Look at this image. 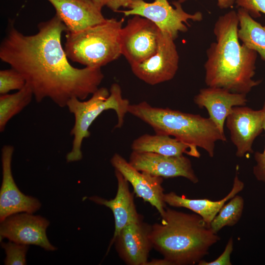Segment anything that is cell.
<instances>
[{
  "label": "cell",
  "mask_w": 265,
  "mask_h": 265,
  "mask_svg": "<svg viewBox=\"0 0 265 265\" xmlns=\"http://www.w3.org/2000/svg\"><path fill=\"white\" fill-rule=\"evenodd\" d=\"M26 35L9 21L0 45L1 60L19 71L38 103L49 98L61 107L72 98L85 100L97 91L104 78L101 68L73 67L61 44L66 26L56 15Z\"/></svg>",
  "instance_id": "obj_1"
},
{
  "label": "cell",
  "mask_w": 265,
  "mask_h": 265,
  "mask_svg": "<svg viewBox=\"0 0 265 265\" xmlns=\"http://www.w3.org/2000/svg\"><path fill=\"white\" fill-rule=\"evenodd\" d=\"M237 13L231 10L216 21L213 33L216 42L207 50L205 81L209 87L223 88L247 94L261 80L253 79L257 53L240 45L238 35Z\"/></svg>",
  "instance_id": "obj_2"
},
{
  "label": "cell",
  "mask_w": 265,
  "mask_h": 265,
  "mask_svg": "<svg viewBox=\"0 0 265 265\" xmlns=\"http://www.w3.org/2000/svg\"><path fill=\"white\" fill-rule=\"evenodd\" d=\"M161 223L152 225L153 248L171 265L198 263L210 248L220 240L203 219L196 213H187L168 208Z\"/></svg>",
  "instance_id": "obj_3"
},
{
  "label": "cell",
  "mask_w": 265,
  "mask_h": 265,
  "mask_svg": "<svg viewBox=\"0 0 265 265\" xmlns=\"http://www.w3.org/2000/svg\"><path fill=\"white\" fill-rule=\"evenodd\" d=\"M128 113L150 126L156 133L166 134L190 145L205 150L213 157L215 143L225 141L221 133L209 117L174 110L154 107L146 101L130 105Z\"/></svg>",
  "instance_id": "obj_4"
},
{
  "label": "cell",
  "mask_w": 265,
  "mask_h": 265,
  "mask_svg": "<svg viewBox=\"0 0 265 265\" xmlns=\"http://www.w3.org/2000/svg\"><path fill=\"white\" fill-rule=\"evenodd\" d=\"M124 21V18L106 19L79 32H67L64 49L68 59L90 68H101L117 59L122 55Z\"/></svg>",
  "instance_id": "obj_5"
},
{
  "label": "cell",
  "mask_w": 265,
  "mask_h": 265,
  "mask_svg": "<svg viewBox=\"0 0 265 265\" xmlns=\"http://www.w3.org/2000/svg\"><path fill=\"white\" fill-rule=\"evenodd\" d=\"M122 93L120 86L115 83L111 85L109 91L106 87H99L87 101L74 97L68 102L66 106L74 115L75 123L70 132L73 140L72 149L66 155L67 162L78 161L82 159L83 140L90 136V126L104 111L114 110L118 119L115 128L123 126L130 104L128 99L123 98Z\"/></svg>",
  "instance_id": "obj_6"
},
{
  "label": "cell",
  "mask_w": 265,
  "mask_h": 265,
  "mask_svg": "<svg viewBox=\"0 0 265 265\" xmlns=\"http://www.w3.org/2000/svg\"><path fill=\"white\" fill-rule=\"evenodd\" d=\"M175 7L167 0H155L147 2L144 0H132L128 10H118L125 16L138 15L156 24L159 29L175 40L179 32H185L190 26L188 21L200 22L203 15L200 12L189 14L185 11L179 1L173 2Z\"/></svg>",
  "instance_id": "obj_7"
},
{
  "label": "cell",
  "mask_w": 265,
  "mask_h": 265,
  "mask_svg": "<svg viewBox=\"0 0 265 265\" xmlns=\"http://www.w3.org/2000/svg\"><path fill=\"white\" fill-rule=\"evenodd\" d=\"M160 31L150 20L134 15L121 30L122 55L130 65L149 58L157 50Z\"/></svg>",
  "instance_id": "obj_8"
},
{
  "label": "cell",
  "mask_w": 265,
  "mask_h": 265,
  "mask_svg": "<svg viewBox=\"0 0 265 265\" xmlns=\"http://www.w3.org/2000/svg\"><path fill=\"white\" fill-rule=\"evenodd\" d=\"M174 40L161 31L156 52L146 59L131 65L133 74L152 85L172 80L177 72L179 62Z\"/></svg>",
  "instance_id": "obj_9"
},
{
  "label": "cell",
  "mask_w": 265,
  "mask_h": 265,
  "mask_svg": "<svg viewBox=\"0 0 265 265\" xmlns=\"http://www.w3.org/2000/svg\"><path fill=\"white\" fill-rule=\"evenodd\" d=\"M21 212L12 214L0 222V240L9 241L26 245L39 246L47 251L57 249L49 241L46 230L50 222L40 215Z\"/></svg>",
  "instance_id": "obj_10"
},
{
  "label": "cell",
  "mask_w": 265,
  "mask_h": 265,
  "mask_svg": "<svg viewBox=\"0 0 265 265\" xmlns=\"http://www.w3.org/2000/svg\"><path fill=\"white\" fill-rule=\"evenodd\" d=\"M14 148L4 145L1 149L2 183L0 190V221L14 214L33 213L41 206L36 198L24 194L14 180L11 168Z\"/></svg>",
  "instance_id": "obj_11"
},
{
  "label": "cell",
  "mask_w": 265,
  "mask_h": 265,
  "mask_svg": "<svg viewBox=\"0 0 265 265\" xmlns=\"http://www.w3.org/2000/svg\"><path fill=\"white\" fill-rule=\"evenodd\" d=\"M129 162L137 170L162 178L183 177L195 184V175L190 159L184 155L168 156L152 152L132 151Z\"/></svg>",
  "instance_id": "obj_12"
},
{
  "label": "cell",
  "mask_w": 265,
  "mask_h": 265,
  "mask_svg": "<svg viewBox=\"0 0 265 265\" xmlns=\"http://www.w3.org/2000/svg\"><path fill=\"white\" fill-rule=\"evenodd\" d=\"M264 116L262 108L254 110L245 106L233 108L226 122L231 141L237 148V157L253 153V143L263 130Z\"/></svg>",
  "instance_id": "obj_13"
},
{
  "label": "cell",
  "mask_w": 265,
  "mask_h": 265,
  "mask_svg": "<svg viewBox=\"0 0 265 265\" xmlns=\"http://www.w3.org/2000/svg\"><path fill=\"white\" fill-rule=\"evenodd\" d=\"M152 225L142 219L124 227L110 246L114 244L120 258L128 265H146L153 248L151 239Z\"/></svg>",
  "instance_id": "obj_14"
},
{
  "label": "cell",
  "mask_w": 265,
  "mask_h": 265,
  "mask_svg": "<svg viewBox=\"0 0 265 265\" xmlns=\"http://www.w3.org/2000/svg\"><path fill=\"white\" fill-rule=\"evenodd\" d=\"M110 162L132 185L136 196L156 208L161 216L164 214L166 204L161 186L163 178L137 170L117 153L112 156Z\"/></svg>",
  "instance_id": "obj_15"
},
{
  "label": "cell",
  "mask_w": 265,
  "mask_h": 265,
  "mask_svg": "<svg viewBox=\"0 0 265 265\" xmlns=\"http://www.w3.org/2000/svg\"><path fill=\"white\" fill-rule=\"evenodd\" d=\"M246 94L234 93L223 88L208 87L200 90L194 102L200 108H205L209 118L221 133L227 116L235 106H244L247 102Z\"/></svg>",
  "instance_id": "obj_16"
},
{
  "label": "cell",
  "mask_w": 265,
  "mask_h": 265,
  "mask_svg": "<svg viewBox=\"0 0 265 265\" xmlns=\"http://www.w3.org/2000/svg\"><path fill=\"white\" fill-rule=\"evenodd\" d=\"M69 32H77L105 22L106 19L91 0H47Z\"/></svg>",
  "instance_id": "obj_17"
},
{
  "label": "cell",
  "mask_w": 265,
  "mask_h": 265,
  "mask_svg": "<svg viewBox=\"0 0 265 265\" xmlns=\"http://www.w3.org/2000/svg\"><path fill=\"white\" fill-rule=\"evenodd\" d=\"M115 175L117 181V190L113 199L106 200L97 196L89 198L90 200L95 203L109 208L113 213L115 230L109 246L124 227L142 219V216L136 210L133 195L130 190L128 181L119 171L115 169Z\"/></svg>",
  "instance_id": "obj_18"
},
{
  "label": "cell",
  "mask_w": 265,
  "mask_h": 265,
  "mask_svg": "<svg viewBox=\"0 0 265 265\" xmlns=\"http://www.w3.org/2000/svg\"><path fill=\"white\" fill-rule=\"evenodd\" d=\"M243 188V183L236 174L231 190L224 198L220 200L189 199L184 196L178 195L174 192L164 193L163 199L165 203L170 206L185 208L192 211L199 215L210 226L211 222L226 202L241 191Z\"/></svg>",
  "instance_id": "obj_19"
},
{
  "label": "cell",
  "mask_w": 265,
  "mask_h": 265,
  "mask_svg": "<svg viewBox=\"0 0 265 265\" xmlns=\"http://www.w3.org/2000/svg\"><path fill=\"white\" fill-rule=\"evenodd\" d=\"M131 148L133 151L152 152L168 156L186 154L197 158L200 157L197 147L166 134H144L133 141Z\"/></svg>",
  "instance_id": "obj_20"
},
{
  "label": "cell",
  "mask_w": 265,
  "mask_h": 265,
  "mask_svg": "<svg viewBox=\"0 0 265 265\" xmlns=\"http://www.w3.org/2000/svg\"><path fill=\"white\" fill-rule=\"evenodd\" d=\"M237 13L239 40L248 48L258 53L261 59L265 61V26L242 8L239 7Z\"/></svg>",
  "instance_id": "obj_21"
},
{
  "label": "cell",
  "mask_w": 265,
  "mask_h": 265,
  "mask_svg": "<svg viewBox=\"0 0 265 265\" xmlns=\"http://www.w3.org/2000/svg\"><path fill=\"white\" fill-rule=\"evenodd\" d=\"M34 97L30 86L26 83L21 89L13 94L0 96V132H2L7 123L31 102Z\"/></svg>",
  "instance_id": "obj_22"
},
{
  "label": "cell",
  "mask_w": 265,
  "mask_h": 265,
  "mask_svg": "<svg viewBox=\"0 0 265 265\" xmlns=\"http://www.w3.org/2000/svg\"><path fill=\"white\" fill-rule=\"evenodd\" d=\"M244 200L239 195H235L220 210L211 222L210 227L216 233L225 226H232L239 220L243 212Z\"/></svg>",
  "instance_id": "obj_23"
},
{
  "label": "cell",
  "mask_w": 265,
  "mask_h": 265,
  "mask_svg": "<svg viewBox=\"0 0 265 265\" xmlns=\"http://www.w3.org/2000/svg\"><path fill=\"white\" fill-rule=\"evenodd\" d=\"M26 84L23 76L16 69L10 68L0 71V94H8L12 90H19Z\"/></svg>",
  "instance_id": "obj_24"
},
{
  "label": "cell",
  "mask_w": 265,
  "mask_h": 265,
  "mask_svg": "<svg viewBox=\"0 0 265 265\" xmlns=\"http://www.w3.org/2000/svg\"><path fill=\"white\" fill-rule=\"evenodd\" d=\"M1 246L4 249L6 257L5 265H26V254L28 245L9 241L7 242L1 241Z\"/></svg>",
  "instance_id": "obj_25"
},
{
  "label": "cell",
  "mask_w": 265,
  "mask_h": 265,
  "mask_svg": "<svg viewBox=\"0 0 265 265\" xmlns=\"http://www.w3.org/2000/svg\"><path fill=\"white\" fill-rule=\"evenodd\" d=\"M237 6L245 10L253 18L265 14V0H235Z\"/></svg>",
  "instance_id": "obj_26"
},
{
  "label": "cell",
  "mask_w": 265,
  "mask_h": 265,
  "mask_svg": "<svg viewBox=\"0 0 265 265\" xmlns=\"http://www.w3.org/2000/svg\"><path fill=\"white\" fill-rule=\"evenodd\" d=\"M262 109L265 114L263 130L265 132V101ZM254 159L256 164L253 167V174L258 181L265 183V147L262 153L257 152L255 153Z\"/></svg>",
  "instance_id": "obj_27"
},
{
  "label": "cell",
  "mask_w": 265,
  "mask_h": 265,
  "mask_svg": "<svg viewBox=\"0 0 265 265\" xmlns=\"http://www.w3.org/2000/svg\"><path fill=\"white\" fill-rule=\"evenodd\" d=\"M233 250V239L231 238L228 240L223 253L215 260L211 262H206L201 260L199 265H231V254Z\"/></svg>",
  "instance_id": "obj_28"
},
{
  "label": "cell",
  "mask_w": 265,
  "mask_h": 265,
  "mask_svg": "<svg viewBox=\"0 0 265 265\" xmlns=\"http://www.w3.org/2000/svg\"><path fill=\"white\" fill-rule=\"evenodd\" d=\"M132 0H104L105 6L113 11H117L121 7H127Z\"/></svg>",
  "instance_id": "obj_29"
},
{
  "label": "cell",
  "mask_w": 265,
  "mask_h": 265,
  "mask_svg": "<svg viewBox=\"0 0 265 265\" xmlns=\"http://www.w3.org/2000/svg\"><path fill=\"white\" fill-rule=\"evenodd\" d=\"M186 0H178L182 3ZM235 3V0H217V5L220 9H226L232 7Z\"/></svg>",
  "instance_id": "obj_30"
},
{
  "label": "cell",
  "mask_w": 265,
  "mask_h": 265,
  "mask_svg": "<svg viewBox=\"0 0 265 265\" xmlns=\"http://www.w3.org/2000/svg\"><path fill=\"white\" fill-rule=\"evenodd\" d=\"M146 265H171V263L165 258L154 259L147 261Z\"/></svg>",
  "instance_id": "obj_31"
},
{
  "label": "cell",
  "mask_w": 265,
  "mask_h": 265,
  "mask_svg": "<svg viewBox=\"0 0 265 265\" xmlns=\"http://www.w3.org/2000/svg\"><path fill=\"white\" fill-rule=\"evenodd\" d=\"M94 4L100 9L105 6L104 0H91Z\"/></svg>",
  "instance_id": "obj_32"
}]
</instances>
